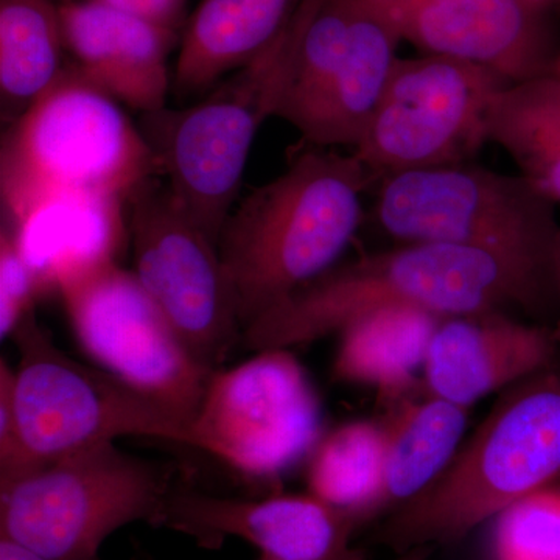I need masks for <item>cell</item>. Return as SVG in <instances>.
<instances>
[{
  "label": "cell",
  "instance_id": "1",
  "mask_svg": "<svg viewBox=\"0 0 560 560\" xmlns=\"http://www.w3.org/2000/svg\"><path fill=\"white\" fill-rule=\"evenodd\" d=\"M552 302L551 283L481 250L404 243L331 268L250 323L242 342L256 352L293 349L399 305L447 318L512 307L536 313Z\"/></svg>",
  "mask_w": 560,
  "mask_h": 560
},
{
  "label": "cell",
  "instance_id": "16",
  "mask_svg": "<svg viewBox=\"0 0 560 560\" xmlns=\"http://www.w3.org/2000/svg\"><path fill=\"white\" fill-rule=\"evenodd\" d=\"M558 335L504 311L442 318L422 370L427 394L469 408L551 366Z\"/></svg>",
  "mask_w": 560,
  "mask_h": 560
},
{
  "label": "cell",
  "instance_id": "8",
  "mask_svg": "<svg viewBox=\"0 0 560 560\" xmlns=\"http://www.w3.org/2000/svg\"><path fill=\"white\" fill-rule=\"evenodd\" d=\"M11 337L20 353L14 370L20 477L39 464L124 436L195 447L190 423L116 375L62 352L35 313Z\"/></svg>",
  "mask_w": 560,
  "mask_h": 560
},
{
  "label": "cell",
  "instance_id": "22",
  "mask_svg": "<svg viewBox=\"0 0 560 560\" xmlns=\"http://www.w3.org/2000/svg\"><path fill=\"white\" fill-rule=\"evenodd\" d=\"M488 143L501 147L518 175L560 205V73L508 84L490 103Z\"/></svg>",
  "mask_w": 560,
  "mask_h": 560
},
{
  "label": "cell",
  "instance_id": "27",
  "mask_svg": "<svg viewBox=\"0 0 560 560\" xmlns=\"http://www.w3.org/2000/svg\"><path fill=\"white\" fill-rule=\"evenodd\" d=\"M22 460L14 418V370L0 361V485L20 477Z\"/></svg>",
  "mask_w": 560,
  "mask_h": 560
},
{
  "label": "cell",
  "instance_id": "33",
  "mask_svg": "<svg viewBox=\"0 0 560 560\" xmlns=\"http://www.w3.org/2000/svg\"><path fill=\"white\" fill-rule=\"evenodd\" d=\"M555 70H556V72L560 73V51L558 54V58H556Z\"/></svg>",
  "mask_w": 560,
  "mask_h": 560
},
{
  "label": "cell",
  "instance_id": "10",
  "mask_svg": "<svg viewBox=\"0 0 560 560\" xmlns=\"http://www.w3.org/2000/svg\"><path fill=\"white\" fill-rule=\"evenodd\" d=\"M401 38L366 0H320L302 35L275 117L307 145L352 147L377 108Z\"/></svg>",
  "mask_w": 560,
  "mask_h": 560
},
{
  "label": "cell",
  "instance_id": "29",
  "mask_svg": "<svg viewBox=\"0 0 560 560\" xmlns=\"http://www.w3.org/2000/svg\"><path fill=\"white\" fill-rule=\"evenodd\" d=\"M0 560H49L16 541L0 539Z\"/></svg>",
  "mask_w": 560,
  "mask_h": 560
},
{
  "label": "cell",
  "instance_id": "6",
  "mask_svg": "<svg viewBox=\"0 0 560 560\" xmlns=\"http://www.w3.org/2000/svg\"><path fill=\"white\" fill-rule=\"evenodd\" d=\"M556 208L522 175L464 162L386 176L374 210L396 241L481 250L555 287Z\"/></svg>",
  "mask_w": 560,
  "mask_h": 560
},
{
  "label": "cell",
  "instance_id": "14",
  "mask_svg": "<svg viewBox=\"0 0 560 560\" xmlns=\"http://www.w3.org/2000/svg\"><path fill=\"white\" fill-rule=\"evenodd\" d=\"M160 526L205 548H219L235 537L275 560H363L352 547L359 526L311 493L241 500L175 486Z\"/></svg>",
  "mask_w": 560,
  "mask_h": 560
},
{
  "label": "cell",
  "instance_id": "13",
  "mask_svg": "<svg viewBox=\"0 0 560 560\" xmlns=\"http://www.w3.org/2000/svg\"><path fill=\"white\" fill-rule=\"evenodd\" d=\"M128 202L136 276L195 359L219 371L243 334L219 242L191 221L160 178Z\"/></svg>",
  "mask_w": 560,
  "mask_h": 560
},
{
  "label": "cell",
  "instance_id": "24",
  "mask_svg": "<svg viewBox=\"0 0 560 560\" xmlns=\"http://www.w3.org/2000/svg\"><path fill=\"white\" fill-rule=\"evenodd\" d=\"M385 469L382 423L355 420L319 441L308 467V493L357 526L374 521Z\"/></svg>",
  "mask_w": 560,
  "mask_h": 560
},
{
  "label": "cell",
  "instance_id": "17",
  "mask_svg": "<svg viewBox=\"0 0 560 560\" xmlns=\"http://www.w3.org/2000/svg\"><path fill=\"white\" fill-rule=\"evenodd\" d=\"M66 49L72 65L114 101L143 114L165 109L168 57L178 32L109 9L95 0H62Z\"/></svg>",
  "mask_w": 560,
  "mask_h": 560
},
{
  "label": "cell",
  "instance_id": "18",
  "mask_svg": "<svg viewBox=\"0 0 560 560\" xmlns=\"http://www.w3.org/2000/svg\"><path fill=\"white\" fill-rule=\"evenodd\" d=\"M125 202L114 195L73 191L38 202L10 224L40 294L117 264L130 232Z\"/></svg>",
  "mask_w": 560,
  "mask_h": 560
},
{
  "label": "cell",
  "instance_id": "20",
  "mask_svg": "<svg viewBox=\"0 0 560 560\" xmlns=\"http://www.w3.org/2000/svg\"><path fill=\"white\" fill-rule=\"evenodd\" d=\"M441 316L418 307L364 313L342 327L335 381L370 386L389 405L411 396Z\"/></svg>",
  "mask_w": 560,
  "mask_h": 560
},
{
  "label": "cell",
  "instance_id": "34",
  "mask_svg": "<svg viewBox=\"0 0 560 560\" xmlns=\"http://www.w3.org/2000/svg\"><path fill=\"white\" fill-rule=\"evenodd\" d=\"M260 560H275V559L267 558V556H261Z\"/></svg>",
  "mask_w": 560,
  "mask_h": 560
},
{
  "label": "cell",
  "instance_id": "31",
  "mask_svg": "<svg viewBox=\"0 0 560 560\" xmlns=\"http://www.w3.org/2000/svg\"><path fill=\"white\" fill-rule=\"evenodd\" d=\"M431 551H433V548H412V550L400 552L399 558L396 560H429Z\"/></svg>",
  "mask_w": 560,
  "mask_h": 560
},
{
  "label": "cell",
  "instance_id": "3",
  "mask_svg": "<svg viewBox=\"0 0 560 560\" xmlns=\"http://www.w3.org/2000/svg\"><path fill=\"white\" fill-rule=\"evenodd\" d=\"M560 482V374L510 389L429 489L390 512L378 539L394 551L455 544L530 493Z\"/></svg>",
  "mask_w": 560,
  "mask_h": 560
},
{
  "label": "cell",
  "instance_id": "5",
  "mask_svg": "<svg viewBox=\"0 0 560 560\" xmlns=\"http://www.w3.org/2000/svg\"><path fill=\"white\" fill-rule=\"evenodd\" d=\"M319 0H304L279 38L186 109L143 114V131L184 212L213 241L235 208L250 149L275 117Z\"/></svg>",
  "mask_w": 560,
  "mask_h": 560
},
{
  "label": "cell",
  "instance_id": "19",
  "mask_svg": "<svg viewBox=\"0 0 560 560\" xmlns=\"http://www.w3.org/2000/svg\"><path fill=\"white\" fill-rule=\"evenodd\" d=\"M304 0H201L184 27L178 94H201L256 60L285 31Z\"/></svg>",
  "mask_w": 560,
  "mask_h": 560
},
{
  "label": "cell",
  "instance_id": "28",
  "mask_svg": "<svg viewBox=\"0 0 560 560\" xmlns=\"http://www.w3.org/2000/svg\"><path fill=\"white\" fill-rule=\"evenodd\" d=\"M109 9L150 22L167 31L186 27L187 0H95Z\"/></svg>",
  "mask_w": 560,
  "mask_h": 560
},
{
  "label": "cell",
  "instance_id": "2",
  "mask_svg": "<svg viewBox=\"0 0 560 560\" xmlns=\"http://www.w3.org/2000/svg\"><path fill=\"white\" fill-rule=\"evenodd\" d=\"M377 179L355 154L308 145L278 178L238 202L219 250L242 329L337 267L363 219V195Z\"/></svg>",
  "mask_w": 560,
  "mask_h": 560
},
{
  "label": "cell",
  "instance_id": "4",
  "mask_svg": "<svg viewBox=\"0 0 560 560\" xmlns=\"http://www.w3.org/2000/svg\"><path fill=\"white\" fill-rule=\"evenodd\" d=\"M117 103L70 65L9 125L0 151V195L10 223L40 201L73 191L128 202L162 176L145 136Z\"/></svg>",
  "mask_w": 560,
  "mask_h": 560
},
{
  "label": "cell",
  "instance_id": "7",
  "mask_svg": "<svg viewBox=\"0 0 560 560\" xmlns=\"http://www.w3.org/2000/svg\"><path fill=\"white\" fill-rule=\"evenodd\" d=\"M175 471L114 442L39 464L0 485V539L49 560H101L117 529L142 521L160 526Z\"/></svg>",
  "mask_w": 560,
  "mask_h": 560
},
{
  "label": "cell",
  "instance_id": "26",
  "mask_svg": "<svg viewBox=\"0 0 560 560\" xmlns=\"http://www.w3.org/2000/svg\"><path fill=\"white\" fill-rule=\"evenodd\" d=\"M40 294L38 280L24 260L13 232L3 224L0 234V335L11 337L33 313Z\"/></svg>",
  "mask_w": 560,
  "mask_h": 560
},
{
  "label": "cell",
  "instance_id": "11",
  "mask_svg": "<svg viewBox=\"0 0 560 560\" xmlns=\"http://www.w3.org/2000/svg\"><path fill=\"white\" fill-rule=\"evenodd\" d=\"M323 407L307 372L290 349L210 377L191 420L195 447L256 480H272L315 451Z\"/></svg>",
  "mask_w": 560,
  "mask_h": 560
},
{
  "label": "cell",
  "instance_id": "30",
  "mask_svg": "<svg viewBox=\"0 0 560 560\" xmlns=\"http://www.w3.org/2000/svg\"><path fill=\"white\" fill-rule=\"evenodd\" d=\"M552 271H555L556 296H558V305L560 307V235L558 245H556L555 264H552ZM556 335H558V338L560 340V324L558 330H556Z\"/></svg>",
  "mask_w": 560,
  "mask_h": 560
},
{
  "label": "cell",
  "instance_id": "21",
  "mask_svg": "<svg viewBox=\"0 0 560 560\" xmlns=\"http://www.w3.org/2000/svg\"><path fill=\"white\" fill-rule=\"evenodd\" d=\"M385 431V469L374 518L390 514L429 489L463 445L467 408L430 396L389 405Z\"/></svg>",
  "mask_w": 560,
  "mask_h": 560
},
{
  "label": "cell",
  "instance_id": "12",
  "mask_svg": "<svg viewBox=\"0 0 560 560\" xmlns=\"http://www.w3.org/2000/svg\"><path fill=\"white\" fill-rule=\"evenodd\" d=\"M58 293L84 352L191 427L213 372L195 359L136 272L105 265Z\"/></svg>",
  "mask_w": 560,
  "mask_h": 560
},
{
  "label": "cell",
  "instance_id": "9",
  "mask_svg": "<svg viewBox=\"0 0 560 560\" xmlns=\"http://www.w3.org/2000/svg\"><path fill=\"white\" fill-rule=\"evenodd\" d=\"M510 83L460 58L399 57L352 153L375 178L470 162L488 143L490 103Z\"/></svg>",
  "mask_w": 560,
  "mask_h": 560
},
{
  "label": "cell",
  "instance_id": "23",
  "mask_svg": "<svg viewBox=\"0 0 560 560\" xmlns=\"http://www.w3.org/2000/svg\"><path fill=\"white\" fill-rule=\"evenodd\" d=\"M66 49L54 0H0L2 121L20 119L61 75Z\"/></svg>",
  "mask_w": 560,
  "mask_h": 560
},
{
  "label": "cell",
  "instance_id": "15",
  "mask_svg": "<svg viewBox=\"0 0 560 560\" xmlns=\"http://www.w3.org/2000/svg\"><path fill=\"white\" fill-rule=\"evenodd\" d=\"M423 54L478 62L508 80L555 69L540 11L522 0H366Z\"/></svg>",
  "mask_w": 560,
  "mask_h": 560
},
{
  "label": "cell",
  "instance_id": "32",
  "mask_svg": "<svg viewBox=\"0 0 560 560\" xmlns=\"http://www.w3.org/2000/svg\"><path fill=\"white\" fill-rule=\"evenodd\" d=\"M529 9L541 11L545 7L551 5V3L560 2V0H522Z\"/></svg>",
  "mask_w": 560,
  "mask_h": 560
},
{
  "label": "cell",
  "instance_id": "25",
  "mask_svg": "<svg viewBox=\"0 0 560 560\" xmlns=\"http://www.w3.org/2000/svg\"><path fill=\"white\" fill-rule=\"evenodd\" d=\"M492 522V560H560V482L530 493Z\"/></svg>",
  "mask_w": 560,
  "mask_h": 560
}]
</instances>
